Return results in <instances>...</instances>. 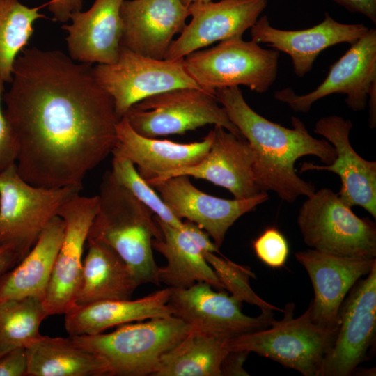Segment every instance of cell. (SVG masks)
Returning a JSON list of instances; mask_svg holds the SVG:
<instances>
[{
	"mask_svg": "<svg viewBox=\"0 0 376 376\" xmlns=\"http://www.w3.org/2000/svg\"><path fill=\"white\" fill-rule=\"evenodd\" d=\"M10 83L3 104L19 174L38 187L81 189L88 173L111 154L121 118L92 65L59 50L24 48Z\"/></svg>",
	"mask_w": 376,
	"mask_h": 376,
	"instance_id": "1",
	"label": "cell"
},
{
	"mask_svg": "<svg viewBox=\"0 0 376 376\" xmlns=\"http://www.w3.org/2000/svg\"><path fill=\"white\" fill-rule=\"evenodd\" d=\"M214 94L253 150L257 187L261 191H274L288 203L313 194L314 185L297 175L295 162L313 155L329 164L336 158L333 146L326 139L312 136L297 117L291 118L292 128L264 118L248 104L239 86L220 88Z\"/></svg>",
	"mask_w": 376,
	"mask_h": 376,
	"instance_id": "2",
	"label": "cell"
},
{
	"mask_svg": "<svg viewBox=\"0 0 376 376\" xmlns=\"http://www.w3.org/2000/svg\"><path fill=\"white\" fill-rule=\"evenodd\" d=\"M98 206L87 240L104 242L129 267L138 285H160L152 240L162 239L154 213L113 177L103 176Z\"/></svg>",
	"mask_w": 376,
	"mask_h": 376,
	"instance_id": "3",
	"label": "cell"
},
{
	"mask_svg": "<svg viewBox=\"0 0 376 376\" xmlns=\"http://www.w3.org/2000/svg\"><path fill=\"white\" fill-rule=\"evenodd\" d=\"M191 327L170 315L125 324L108 334L71 336L79 346L105 359L111 376L153 375L163 354L177 345Z\"/></svg>",
	"mask_w": 376,
	"mask_h": 376,
	"instance_id": "4",
	"label": "cell"
},
{
	"mask_svg": "<svg viewBox=\"0 0 376 376\" xmlns=\"http://www.w3.org/2000/svg\"><path fill=\"white\" fill-rule=\"evenodd\" d=\"M291 307L285 318L269 327L226 339L228 351L254 352L304 376H320L323 361L332 347L338 328L313 322L309 311L293 318Z\"/></svg>",
	"mask_w": 376,
	"mask_h": 376,
	"instance_id": "5",
	"label": "cell"
},
{
	"mask_svg": "<svg viewBox=\"0 0 376 376\" xmlns=\"http://www.w3.org/2000/svg\"><path fill=\"white\" fill-rule=\"evenodd\" d=\"M279 56L275 49L235 37L188 54L182 64L198 86L207 92L214 94L220 88L242 85L263 93L276 80Z\"/></svg>",
	"mask_w": 376,
	"mask_h": 376,
	"instance_id": "6",
	"label": "cell"
},
{
	"mask_svg": "<svg viewBox=\"0 0 376 376\" xmlns=\"http://www.w3.org/2000/svg\"><path fill=\"white\" fill-rule=\"evenodd\" d=\"M80 191L31 185L15 164L0 172V245L10 246L20 262L63 204Z\"/></svg>",
	"mask_w": 376,
	"mask_h": 376,
	"instance_id": "7",
	"label": "cell"
},
{
	"mask_svg": "<svg viewBox=\"0 0 376 376\" xmlns=\"http://www.w3.org/2000/svg\"><path fill=\"white\" fill-rule=\"evenodd\" d=\"M297 224L305 244L338 256L376 258V224L360 218L329 188H322L301 205Z\"/></svg>",
	"mask_w": 376,
	"mask_h": 376,
	"instance_id": "8",
	"label": "cell"
},
{
	"mask_svg": "<svg viewBox=\"0 0 376 376\" xmlns=\"http://www.w3.org/2000/svg\"><path fill=\"white\" fill-rule=\"evenodd\" d=\"M124 117L146 137L184 134L209 124L243 137L215 94L201 88H176L152 95L134 104Z\"/></svg>",
	"mask_w": 376,
	"mask_h": 376,
	"instance_id": "9",
	"label": "cell"
},
{
	"mask_svg": "<svg viewBox=\"0 0 376 376\" xmlns=\"http://www.w3.org/2000/svg\"><path fill=\"white\" fill-rule=\"evenodd\" d=\"M99 85L112 98L120 118L141 100L168 90L200 88L185 70L182 60L155 59L120 47L117 60L93 66Z\"/></svg>",
	"mask_w": 376,
	"mask_h": 376,
	"instance_id": "10",
	"label": "cell"
},
{
	"mask_svg": "<svg viewBox=\"0 0 376 376\" xmlns=\"http://www.w3.org/2000/svg\"><path fill=\"white\" fill-rule=\"evenodd\" d=\"M345 297L339 313L334 345L326 355L320 376H349L368 359L376 336V265Z\"/></svg>",
	"mask_w": 376,
	"mask_h": 376,
	"instance_id": "11",
	"label": "cell"
},
{
	"mask_svg": "<svg viewBox=\"0 0 376 376\" xmlns=\"http://www.w3.org/2000/svg\"><path fill=\"white\" fill-rule=\"evenodd\" d=\"M376 85V30L369 29L330 68L324 80L313 91L297 95L290 87L274 93V98L295 112L307 113L316 101L338 93L354 111L365 109L368 93Z\"/></svg>",
	"mask_w": 376,
	"mask_h": 376,
	"instance_id": "12",
	"label": "cell"
},
{
	"mask_svg": "<svg viewBox=\"0 0 376 376\" xmlns=\"http://www.w3.org/2000/svg\"><path fill=\"white\" fill-rule=\"evenodd\" d=\"M98 206L97 195L73 196L59 210L65 224L43 304L48 315L65 314L75 305L82 269V255Z\"/></svg>",
	"mask_w": 376,
	"mask_h": 376,
	"instance_id": "13",
	"label": "cell"
},
{
	"mask_svg": "<svg viewBox=\"0 0 376 376\" xmlns=\"http://www.w3.org/2000/svg\"><path fill=\"white\" fill-rule=\"evenodd\" d=\"M212 288L205 282L186 288H171L168 303L173 315L192 329L226 338L265 329L276 321L272 311L257 317L246 315L240 300Z\"/></svg>",
	"mask_w": 376,
	"mask_h": 376,
	"instance_id": "14",
	"label": "cell"
},
{
	"mask_svg": "<svg viewBox=\"0 0 376 376\" xmlns=\"http://www.w3.org/2000/svg\"><path fill=\"white\" fill-rule=\"evenodd\" d=\"M352 122L337 115L320 118L314 132L323 136L334 148L336 158L329 164L304 162L301 172L327 171L336 173L340 180L337 193L339 198L350 207L359 206L376 218V162L361 157L350 142Z\"/></svg>",
	"mask_w": 376,
	"mask_h": 376,
	"instance_id": "15",
	"label": "cell"
},
{
	"mask_svg": "<svg viewBox=\"0 0 376 376\" xmlns=\"http://www.w3.org/2000/svg\"><path fill=\"white\" fill-rule=\"evenodd\" d=\"M296 260L306 270L314 290L308 309L315 324L338 328L339 313L347 294L376 265V258L338 256L310 249L299 251Z\"/></svg>",
	"mask_w": 376,
	"mask_h": 376,
	"instance_id": "16",
	"label": "cell"
},
{
	"mask_svg": "<svg viewBox=\"0 0 376 376\" xmlns=\"http://www.w3.org/2000/svg\"><path fill=\"white\" fill-rule=\"evenodd\" d=\"M267 5V0H220L189 4L191 21L173 40L164 59L181 61L215 42L242 37Z\"/></svg>",
	"mask_w": 376,
	"mask_h": 376,
	"instance_id": "17",
	"label": "cell"
},
{
	"mask_svg": "<svg viewBox=\"0 0 376 376\" xmlns=\"http://www.w3.org/2000/svg\"><path fill=\"white\" fill-rule=\"evenodd\" d=\"M152 187L179 219L197 224L219 248L229 228L242 215L269 199L267 192L246 199H225L201 191L187 175L168 178Z\"/></svg>",
	"mask_w": 376,
	"mask_h": 376,
	"instance_id": "18",
	"label": "cell"
},
{
	"mask_svg": "<svg viewBox=\"0 0 376 376\" xmlns=\"http://www.w3.org/2000/svg\"><path fill=\"white\" fill-rule=\"evenodd\" d=\"M212 130L211 147L198 163L146 182L153 187L172 177L187 175L224 187L236 199L249 198L262 192L256 185L254 156L249 142L221 125H214Z\"/></svg>",
	"mask_w": 376,
	"mask_h": 376,
	"instance_id": "19",
	"label": "cell"
},
{
	"mask_svg": "<svg viewBox=\"0 0 376 376\" xmlns=\"http://www.w3.org/2000/svg\"><path fill=\"white\" fill-rule=\"evenodd\" d=\"M120 45L155 59H164L174 36L189 17L182 0H124L120 9Z\"/></svg>",
	"mask_w": 376,
	"mask_h": 376,
	"instance_id": "20",
	"label": "cell"
},
{
	"mask_svg": "<svg viewBox=\"0 0 376 376\" xmlns=\"http://www.w3.org/2000/svg\"><path fill=\"white\" fill-rule=\"evenodd\" d=\"M369 29L363 24H344L327 13L315 26L302 30H282L271 26L266 15L260 16L250 28L251 40L265 43L291 58L295 74L302 77L313 68L319 54L340 43L352 44Z\"/></svg>",
	"mask_w": 376,
	"mask_h": 376,
	"instance_id": "21",
	"label": "cell"
},
{
	"mask_svg": "<svg viewBox=\"0 0 376 376\" xmlns=\"http://www.w3.org/2000/svg\"><path fill=\"white\" fill-rule=\"evenodd\" d=\"M213 137L212 130L202 141L189 143L146 137L134 130L123 116L116 126L111 154L130 160L147 182L198 163L208 152Z\"/></svg>",
	"mask_w": 376,
	"mask_h": 376,
	"instance_id": "22",
	"label": "cell"
},
{
	"mask_svg": "<svg viewBox=\"0 0 376 376\" xmlns=\"http://www.w3.org/2000/svg\"><path fill=\"white\" fill-rule=\"evenodd\" d=\"M124 0H95L86 11L71 14L67 32L68 56L82 63L110 64L119 55L122 35L120 15Z\"/></svg>",
	"mask_w": 376,
	"mask_h": 376,
	"instance_id": "23",
	"label": "cell"
},
{
	"mask_svg": "<svg viewBox=\"0 0 376 376\" xmlns=\"http://www.w3.org/2000/svg\"><path fill=\"white\" fill-rule=\"evenodd\" d=\"M170 293L168 287L136 300L110 299L75 305L64 314L65 328L71 336L93 335L134 321L173 315L168 303Z\"/></svg>",
	"mask_w": 376,
	"mask_h": 376,
	"instance_id": "24",
	"label": "cell"
},
{
	"mask_svg": "<svg viewBox=\"0 0 376 376\" xmlns=\"http://www.w3.org/2000/svg\"><path fill=\"white\" fill-rule=\"evenodd\" d=\"M64 227L63 219L54 217L17 267L0 275V301L29 297L44 301Z\"/></svg>",
	"mask_w": 376,
	"mask_h": 376,
	"instance_id": "25",
	"label": "cell"
},
{
	"mask_svg": "<svg viewBox=\"0 0 376 376\" xmlns=\"http://www.w3.org/2000/svg\"><path fill=\"white\" fill-rule=\"evenodd\" d=\"M162 239L152 240V249L166 258V266L159 267L160 283L169 288H186L197 282H205L214 288L224 290L216 273L203 256L199 245L183 229L172 226L157 216Z\"/></svg>",
	"mask_w": 376,
	"mask_h": 376,
	"instance_id": "26",
	"label": "cell"
},
{
	"mask_svg": "<svg viewBox=\"0 0 376 376\" xmlns=\"http://www.w3.org/2000/svg\"><path fill=\"white\" fill-rule=\"evenodd\" d=\"M75 305L110 299H130L139 286L121 257L104 242L87 240Z\"/></svg>",
	"mask_w": 376,
	"mask_h": 376,
	"instance_id": "27",
	"label": "cell"
},
{
	"mask_svg": "<svg viewBox=\"0 0 376 376\" xmlns=\"http://www.w3.org/2000/svg\"><path fill=\"white\" fill-rule=\"evenodd\" d=\"M29 376H111L104 358L67 338L40 336L25 347Z\"/></svg>",
	"mask_w": 376,
	"mask_h": 376,
	"instance_id": "28",
	"label": "cell"
},
{
	"mask_svg": "<svg viewBox=\"0 0 376 376\" xmlns=\"http://www.w3.org/2000/svg\"><path fill=\"white\" fill-rule=\"evenodd\" d=\"M227 338L191 328L162 355L153 376H221Z\"/></svg>",
	"mask_w": 376,
	"mask_h": 376,
	"instance_id": "29",
	"label": "cell"
},
{
	"mask_svg": "<svg viewBox=\"0 0 376 376\" xmlns=\"http://www.w3.org/2000/svg\"><path fill=\"white\" fill-rule=\"evenodd\" d=\"M41 7H29L19 0H0V79L10 83L18 55L34 31V23L47 18Z\"/></svg>",
	"mask_w": 376,
	"mask_h": 376,
	"instance_id": "30",
	"label": "cell"
},
{
	"mask_svg": "<svg viewBox=\"0 0 376 376\" xmlns=\"http://www.w3.org/2000/svg\"><path fill=\"white\" fill-rule=\"evenodd\" d=\"M43 301L33 297L0 301V356L38 338L48 317Z\"/></svg>",
	"mask_w": 376,
	"mask_h": 376,
	"instance_id": "31",
	"label": "cell"
},
{
	"mask_svg": "<svg viewBox=\"0 0 376 376\" xmlns=\"http://www.w3.org/2000/svg\"><path fill=\"white\" fill-rule=\"evenodd\" d=\"M203 254L208 264L213 269L224 290H228L233 296L241 302L259 307L262 312L284 311L260 298L250 285V279H256L255 274L249 267L238 265L221 255L203 251Z\"/></svg>",
	"mask_w": 376,
	"mask_h": 376,
	"instance_id": "32",
	"label": "cell"
},
{
	"mask_svg": "<svg viewBox=\"0 0 376 376\" xmlns=\"http://www.w3.org/2000/svg\"><path fill=\"white\" fill-rule=\"evenodd\" d=\"M110 171L116 181L127 188L159 219L175 228H182V220L171 211L152 187L139 175L136 167L130 160L113 156Z\"/></svg>",
	"mask_w": 376,
	"mask_h": 376,
	"instance_id": "33",
	"label": "cell"
},
{
	"mask_svg": "<svg viewBox=\"0 0 376 376\" xmlns=\"http://www.w3.org/2000/svg\"><path fill=\"white\" fill-rule=\"evenodd\" d=\"M256 256L267 266L279 269L285 266L289 252L288 242L275 226L266 228L252 243Z\"/></svg>",
	"mask_w": 376,
	"mask_h": 376,
	"instance_id": "34",
	"label": "cell"
},
{
	"mask_svg": "<svg viewBox=\"0 0 376 376\" xmlns=\"http://www.w3.org/2000/svg\"><path fill=\"white\" fill-rule=\"evenodd\" d=\"M4 84L0 79V172L16 163L18 152L15 133L4 113Z\"/></svg>",
	"mask_w": 376,
	"mask_h": 376,
	"instance_id": "35",
	"label": "cell"
},
{
	"mask_svg": "<svg viewBox=\"0 0 376 376\" xmlns=\"http://www.w3.org/2000/svg\"><path fill=\"white\" fill-rule=\"evenodd\" d=\"M27 359L24 347L0 356V376H26Z\"/></svg>",
	"mask_w": 376,
	"mask_h": 376,
	"instance_id": "36",
	"label": "cell"
},
{
	"mask_svg": "<svg viewBox=\"0 0 376 376\" xmlns=\"http://www.w3.org/2000/svg\"><path fill=\"white\" fill-rule=\"evenodd\" d=\"M54 15V19L61 22L70 19L72 13L81 10L82 0H49L43 5Z\"/></svg>",
	"mask_w": 376,
	"mask_h": 376,
	"instance_id": "37",
	"label": "cell"
},
{
	"mask_svg": "<svg viewBox=\"0 0 376 376\" xmlns=\"http://www.w3.org/2000/svg\"><path fill=\"white\" fill-rule=\"evenodd\" d=\"M249 354L244 351H229L221 364V376L249 375L243 368Z\"/></svg>",
	"mask_w": 376,
	"mask_h": 376,
	"instance_id": "38",
	"label": "cell"
},
{
	"mask_svg": "<svg viewBox=\"0 0 376 376\" xmlns=\"http://www.w3.org/2000/svg\"><path fill=\"white\" fill-rule=\"evenodd\" d=\"M182 228L199 245L203 251L220 253L219 248L211 241L209 235L197 224L186 220L183 221Z\"/></svg>",
	"mask_w": 376,
	"mask_h": 376,
	"instance_id": "39",
	"label": "cell"
},
{
	"mask_svg": "<svg viewBox=\"0 0 376 376\" xmlns=\"http://www.w3.org/2000/svg\"><path fill=\"white\" fill-rule=\"evenodd\" d=\"M353 13L365 15L376 23V0H332Z\"/></svg>",
	"mask_w": 376,
	"mask_h": 376,
	"instance_id": "40",
	"label": "cell"
},
{
	"mask_svg": "<svg viewBox=\"0 0 376 376\" xmlns=\"http://www.w3.org/2000/svg\"><path fill=\"white\" fill-rule=\"evenodd\" d=\"M19 263L14 250L9 246L0 245V275Z\"/></svg>",
	"mask_w": 376,
	"mask_h": 376,
	"instance_id": "41",
	"label": "cell"
},
{
	"mask_svg": "<svg viewBox=\"0 0 376 376\" xmlns=\"http://www.w3.org/2000/svg\"><path fill=\"white\" fill-rule=\"evenodd\" d=\"M211 1L212 0H182V3L187 6L189 4L193 3H197V2L207 3Z\"/></svg>",
	"mask_w": 376,
	"mask_h": 376,
	"instance_id": "42",
	"label": "cell"
}]
</instances>
